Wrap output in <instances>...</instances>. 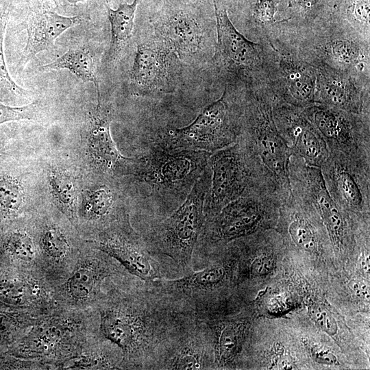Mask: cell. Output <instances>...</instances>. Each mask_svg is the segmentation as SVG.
<instances>
[{
	"instance_id": "cell-19",
	"label": "cell",
	"mask_w": 370,
	"mask_h": 370,
	"mask_svg": "<svg viewBox=\"0 0 370 370\" xmlns=\"http://www.w3.org/2000/svg\"><path fill=\"white\" fill-rule=\"evenodd\" d=\"M116 267L101 259L78 265L66 282L67 294L74 301H87L99 293L104 279L114 273Z\"/></svg>"
},
{
	"instance_id": "cell-23",
	"label": "cell",
	"mask_w": 370,
	"mask_h": 370,
	"mask_svg": "<svg viewBox=\"0 0 370 370\" xmlns=\"http://www.w3.org/2000/svg\"><path fill=\"white\" fill-rule=\"evenodd\" d=\"M115 190L106 184L93 188L86 195L83 210L84 217L94 221L108 219L116 208Z\"/></svg>"
},
{
	"instance_id": "cell-1",
	"label": "cell",
	"mask_w": 370,
	"mask_h": 370,
	"mask_svg": "<svg viewBox=\"0 0 370 370\" xmlns=\"http://www.w3.org/2000/svg\"><path fill=\"white\" fill-rule=\"evenodd\" d=\"M101 306L102 334L121 351L127 367L136 369H152L161 348L195 314L189 306L143 280Z\"/></svg>"
},
{
	"instance_id": "cell-31",
	"label": "cell",
	"mask_w": 370,
	"mask_h": 370,
	"mask_svg": "<svg viewBox=\"0 0 370 370\" xmlns=\"http://www.w3.org/2000/svg\"><path fill=\"white\" fill-rule=\"evenodd\" d=\"M275 256L271 249H264L256 256L249 266V274L259 277L270 273L274 268Z\"/></svg>"
},
{
	"instance_id": "cell-8",
	"label": "cell",
	"mask_w": 370,
	"mask_h": 370,
	"mask_svg": "<svg viewBox=\"0 0 370 370\" xmlns=\"http://www.w3.org/2000/svg\"><path fill=\"white\" fill-rule=\"evenodd\" d=\"M320 169L329 194L349 219H369L370 159L329 152Z\"/></svg>"
},
{
	"instance_id": "cell-11",
	"label": "cell",
	"mask_w": 370,
	"mask_h": 370,
	"mask_svg": "<svg viewBox=\"0 0 370 370\" xmlns=\"http://www.w3.org/2000/svg\"><path fill=\"white\" fill-rule=\"evenodd\" d=\"M95 243L97 249L117 260L138 279L149 283L163 279L160 264L145 240L132 228L127 216L124 214Z\"/></svg>"
},
{
	"instance_id": "cell-25",
	"label": "cell",
	"mask_w": 370,
	"mask_h": 370,
	"mask_svg": "<svg viewBox=\"0 0 370 370\" xmlns=\"http://www.w3.org/2000/svg\"><path fill=\"white\" fill-rule=\"evenodd\" d=\"M40 244L45 255L52 263H63L69 258L70 245L58 227H47L41 236Z\"/></svg>"
},
{
	"instance_id": "cell-26",
	"label": "cell",
	"mask_w": 370,
	"mask_h": 370,
	"mask_svg": "<svg viewBox=\"0 0 370 370\" xmlns=\"http://www.w3.org/2000/svg\"><path fill=\"white\" fill-rule=\"evenodd\" d=\"M25 199L23 189L18 180L11 177L0 178V213L9 215L17 212Z\"/></svg>"
},
{
	"instance_id": "cell-42",
	"label": "cell",
	"mask_w": 370,
	"mask_h": 370,
	"mask_svg": "<svg viewBox=\"0 0 370 370\" xmlns=\"http://www.w3.org/2000/svg\"><path fill=\"white\" fill-rule=\"evenodd\" d=\"M67 2L70 3H79V2H82V1H86V0H66Z\"/></svg>"
},
{
	"instance_id": "cell-29",
	"label": "cell",
	"mask_w": 370,
	"mask_h": 370,
	"mask_svg": "<svg viewBox=\"0 0 370 370\" xmlns=\"http://www.w3.org/2000/svg\"><path fill=\"white\" fill-rule=\"evenodd\" d=\"M8 14L9 10L7 5L0 9V80L10 90L21 94L24 90L10 76L5 60L3 42Z\"/></svg>"
},
{
	"instance_id": "cell-6",
	"label": "cell",
	"mask_w": 370,
	"mask_h": 370,
	"mask_svg": "<svg viewBox=\"0 0 370 370\" xmlns=\"http://www.w3.org/2000/svg\"><path fill=\"white\" fill-rule=\"evenodd\" d=\"M284 203L277 193L263 189L237 198L205 219L196 247L225 243L269 225Z\"/></svg>"
},
{
	"instance_id": "cell-35",
	"label": "cell",
	"mask_w": 370,
	"mask_h": 370,
	"mask_svg": "<svg viewBox=\"0 0 370 370\" xmlns=\"http://www.w3.org/2000/svg\"><path fill=\"white\" fill-rule=\"evenodd\" d=\"M275 5L273 0H258L255 7V16L261 22L269 23L273 19Z\"/></svg>"
},
{
	"instance_id": "cell-21",
	"label": "cell",
	"mask_w": 370,
	"mask_h": 370,
	"mask_svg": "<svg viewBox=\"0 0 370 370\" xmlns=\"http://www.w3.org/2000/svg\"><path fill=\"white\" fill-rule=\"evenodd\" d=\"M140 1L134 0L132 3H122L116 10L106 5L111 28L108 57L112 61L117 59L132 36L135 13Z\"/></svg>"
},
{
	"instance_id": "cell-3",
	"label": "cell",
	"mask_w": 370,
	"mask_h": 370,
	"mask_svg": "<svg viewBox=\"0 0 370 370\" xmlns=\"http://www.w3.org/2000/svg\"><path fill=\"white\" fill-rule=\"evenodd\" d=\"M211 173L207 166L185 200L168 217L153 224L144 238L152 253L169 258L186 273L204 223L206 196Z\"/></svg>"
},
{
	"instance_id": "cell-40",
	"label": "cell",
	"mask_w": 370,
	"mask_h": 370,
	"mask_svg": "<svg viewBox=\"0 0 370 370\" xmlns=\"http://www.w3.org/2000/svg\"><path fill=\"white\" fill-rule=\"evenodd\" d=\"M361 267L363 271L365 273H369V256H367L364 254H362L360 258Z\"/></svg>"
},
{
	"instance_id": "cell-16",
	"label": "cell",
	"mask_w": 370,
	"mask_h": 370,
	"mask_svg": "<svg viewBox=\"0 0 370 370\" xmlns=\"http://www.w3.org/2000/svg\"><path fill=\"white\" fill-rule=\"evenodd\" d=\"M151 23L160 42L175 55L189 57L201 49V28L186 10L167 8L158 14Z\"/></svg>"
},
{
	"instance_id": "cell-37",
	"label": "cell",
	"mask_w": 370,
	"mask_h": 370,
	"mask_svg": "<svg viewBox=\"0 0 370 370\" xmlns=\"http://www.w3.org/2000/svg\"><path fill=\"white\" fill-rule=\"evenodd\" d=\"M353 14L359 21L367 22L369 16V4L364 1H357L354 5Z\"/></svg>"
},
{
	"instance_id": "cell-20",
	"label": "cell",
	"mask_w": 370,
	"mask_h": 370,
	"mask_svg": "<svg viewBox=\"0 0 370 370\" xmlns=\"http://www.w3.org/2000/svg\"><path fill=\"white\" fill-rule=\"evenodd\" d=\"M45 70L66 69L84 82H92L97 91V102L101 93L94 57L86 47L69 49L51 63L42 66Z\"/></svg>"
},
{
	"instance_id": "cell-43",
	"label": "cell",
	"mask_w": 370,
	"mask_h": 370,
	"mask_svg": "<svg viewBox=\"0 0 370 370\" xmlns=\"http://www.w3.org/2000/svg\"><path fill=\"white\" fill-rule=\"evenodd\" d=\"M1 2H2V0H0V6H1Z\"/></svg>"
},
{
	"instance_id": "cell-17",
	"label": "cell",
	"mask_w": 370,
	"mask_h": 370,
	"mask_svg": "<svg viewBox=\"0 0 370 370\" xmlns=\"http://www.w3.org/2000/svg\"><path fill=\"white\" fill-rule=\"evenodd\" d=\"M217 29L216 58L228 66L250 68L260 61L258 45L247 40L233 25L227 10L214 0Z\"/></svg>"
},
{
	"instance_id": "cell-33",
	"label": "cell",
	"mask_w": 370,
	"mask_h": 370,
	"mask_svg": "<svg viewBox=\"0 0 370 370\" xmlns=\"http://www.w3.org/2000/svg\"><path fill=\"white\" fill-rule=\"evenodd\" d=\"M333 56L339 62L350 64L358 57L359 51L356 45L348 40H337L331 45Z\"/></svg>"
},
{
	"instance_id": "cell-22",
	"label": "cell",
	"mask_w": 370,
	"mask_h": 370,
	"mask_svg": "<svg viewBox=\"0 0 370 370\" xmlns=\"http://www.w3.org/2000/svg\"><path fill=\"white\" fill-rule=\"evenodd\" d=\"M221 323L217 328L214 358L218 366L225 367L234 360L241 348L246 323L229 321Z\"/></svg>"
},
{
	"instance_id": "cell-12",
	"label": "cell",
	"mask_w": 370,
	"mask_h": 370,
	"mask_svg": "<svg viewBox=\"0 0 370 370\" xmlns=\"http://www.w3.org/2000/svg\"><path fill=\"white\" fill-rule=\"evenodd\" d=\"M111 108L97 102L88 117L87 149L91 161L101 173L109 176L134 175L139 169L140 158L123 156L110 133Z\"/></svg>"
},
{
	"instance_id": "cell-5",
	"label": "cell",
	"mask_w": 370,
	"mask_h": 370,
	"mask_svg": "<svg viewBox=\"0 0 370 370\" xmlns=\"http://www.w3.org/2000/svg\"><path fill=\"white\" fill-rule=\"evenodd\" d=\"M237 107L230 103L224 92L189 125L163 131L154 145L166 149H197L212 153L234 143L239 137L242 120Z\"/></svg>"
},
{
	"instance_id": "cell-18",
	"label": "cell",
	"mask_w": 370,
	"mask_h": 370,
	"mask_svg": "<svg viewBox=\"0 0 370 370\" xmlns=\"http://www.w3.org/2000/svg\"><path fill=\"white\" fill-rule=\"evenodd\" d=\"M82 20L80 16H65L49 10L32 14L27 24V42L19 64L25 66L40 52L51 49L62 33Z\"/></svg>"
},
{
	"instance_id": "cell-10",
	"label": "cell",
	"mask_w": 370,
	"mask_h": 370,
	"mask_svg": "<svg viewBox=\"0 0 370 370\" xmlns=\"http://www.w3.org/2000/svg\"><path fill=\"white\" fill-rule=\"evenodd\" d=\"M305 114L324 139L329 152L370 159L369 127L354 113L325 105L310 107Z\"/></svg>"
},
{
	"instance_id": "cell-38",
	"label": "cell",
	"mask_w": 370,
	"mask_h": 370,
	"mask_svg": "<svg viewBox=\"0 0 370 370\" xmlns=\"http://www.w3.org/2000/svg\"><path fill=\"white\" fill-rule=\"evenodd\" d=\"M350 288L356 296L369 301V289L365 282L353 280L350 282Z\"/></svg>"
},
{
	"instance_id": "cell-27",
	"label": "cell",
	"mask_w": 370,
	"mask_h": 370,
	"mask_svg": "<svg viewBox=\"0 0 370 370\" xmlns=\"http://www.w3.org/2000/svg\"><path fill=\"white\" fill-rule=\"evenodd\" d=\"M287 84L289 94L296 103L307 105L312 101L314 86L309 75L300 71H293L288 74Z\"/></svg>"
},
{
	"instance_id": "cell-32",
	"label": "cell",
	"mask_w": 370,
	"mask_h": 370,
	"mask_svg": "<svg viewBox=\"0 0 370 370\" xmlns=\"http://www.w3.org/2000/svg\"><path fill=\"white\" fill-rule=\"evenodd\" d=\"M309 314L312 320L324 332L334 335L337 332V324L333 316L324 308L313 305L309 308Z\"/></svg>"
},
{
	"instance_id": "cell-41",
	"label": "cell",
	"mask_w": 370,
	"mask_h": 370,
	"mask_svg": "<svg viewBox=\"0 0 370 370\" xmlns=\"http://www.w3.org/2000/svg\"><path fill=\"white\" fill-rule=\"evenodd\" d=\"M297 3L304 8H310L314 5L319 0H295Z\"/></svg>"
},
{
	"instance_id": "cell-4",
	"label": "cell",
	"mask_w": 370,
	"mask_h": 370,
	"mask_svg": "<svg viewBox=\"0 0 370 370\" xmlns=\"http://www.w3.org/2000/svg\"><path fill=\"white\" fill-rule=\"evenodd\" d=\"M208 166L211 177L205 199V219L214 216L228 203L256 190L274 192L284 201L241 137L212 152Z\"/></svg>"
},
{
	"instance_id": "cell-36",
	"label": "cell",
	"mask_w": 370,
	"mask_h": 370,
	"mask_svg": "<svg viewBox=\"0 0 370 370\" xmlns=\"http://www.w3.org/2000/svg\"><path fill=\"white\" fill-rule=\"evenodd\" d=\"M312 356L319 362L334 365L337 362L336 356L329 350L324 348L314 347L312 349Z\"/></svg>"
},
{
	"instance_id": "cell-28",
	"label": "cell",
	"mask_w": 370,
	"mask_h": 370,
	"mask_svg": "<svg viewBox=\"0 0 370 370\" xmlns=\"http://www.w3.org/2000/svg\"><path fill=\"white\" fill-rule=\"evenodd\" d=\"M7 249L18 260L31 262L36 257V249L33 240L27 233L16 232L12 233L7 242Z\"/></svg>"
},
{
	"instance_id": "cell-14",
	"label": "cell",
	"mask_w": 370,
	"mask_h": 370,
	"mask_svg": "<svg viewBox=\"0 0 370 370\" xmlns=\"http://www.w3.org/2000/svg\"><path fill=\"white\" fill-rule=\"evenodd\" d=\"M275 125L292 155L312 166L321 168L329 156L327 145L305 113L290 107H278Z\"/></svg>"
},
{
	"instance_id": "cell-7",
	"label": "cell",
	"mask_w": 370,
	"mask_h": 370,
	"mask_svg": "<svg viewBox=\"0 0 370 370\" xmlns=\"http://www.w3.org/2000/svg\"><path fill=\"white\" fill-rule=\"evenodd\" d=\"M239 137L286 200L291 193L288 164L292 153L275 125L269 103L258 100L247 107Z\"/></svg>"
},
{
	"instance_id": "cell-13",
	"label": "cell",
	"mask_w": 370,
	"mask_h": 370,
	"mask_svg": "<svg viewBox=\"0 0 370 370\" xmlns=\"http://www.w3.org/2000/svg\"><path fill=\"white\" fill-rule=\"evenodd\" d=\"M174 54L161 42L138 45L130 73L132 93L147 96L173 92L176 82Z\"/></svg>"
},
{
	"instance_id": "cell-34",
	"label": "cell",
	"mask_w": 370,
	"mask_h": 370,
	"mask_svg": "<svg viewBox=\"0 0 370 370\" xmlns=\"http://www.w3.org/2000/svg\"><path fill=\"white\" fill-rule=\"evenodd\" d=\"M27 289L22 283L8 281L0 284V297L8 301L20 303L24 301Z\"/></svg>"
},
{
	"instance_id": "cell-2",
	"label": "cell",
	"mask_w": 370,
	"mask_h": 370,
	"mask_svg": "<svg viewBox=\"0 0 370 370\" xmlns=\"http://www.w3.org/2000/svg\"><path fill=\"white\" fill-rule=\"evenodd\" d=\"M211 153L197 149H166L153 145L140 157L136 182L162 209L173 211L186 198L208 166Z\"/></svg>"
},
{
	"instance_id": "cell-39",
	"label": "cell",
	"mask_w": 370,
	"mask_h": 370,
	"mask_svg": "<svg viewBox=\"0 0 370 370\" xmlns=\"http://www.w3.org/2000/svg\"><path fill=\"white\" fill-rule=\"evenodd\" d=\"M278 367L280 369H295V365L288 358H282L278 362Z\"/></svg>"
},
{
	"instance_id": "cell-15",
	"label": "cell",
	"mask_w": 370,
	"mask_h": 370,
	"mask_svg": "<svg viewBox=\"0 0 370 370\" xmlns=\"http://www.w3.org/2000/svg\"><path fill=\"white\" fill-rule=\"evenodd\" d=\"M207 361L203 323L195 314L161 348L152 369H204Z\"/></svg>"
},
{
	"instance_id": "cell-30",
	"label": "cell",
	"mask_w": 370,
	"mask_h": 370,
	"mask_svg": "<svg viewBox=\"0 0 370 370\" xmlns=\"http://www.w3.org/2000/svg\"><path fill=\"white\" fill-rule=\"evenodd\" d=\"M37 109L36 102L20 107H12L0 103V125L10 121L33 119Z\"/></svg>"
},
{
	"instance_id": "cell-9",
	"label": "cell",
	"mask_w": 370,
	"mask_h": 370,
	"mask_svg": "<svg viewBox=\"0 0 370 370\" xmlns=\"http://www.w3.org/2000/svg\"><path fill=\"white\" fill-rule=\"evenodd\" d=\"M288 177L291 192L314 209L334 245L340 249L345 248L348 243L351 220L329 194L321 169L310 166L301 158L291 155Z\"/></svg>"
},
{
	"instance_id": "cell-24",
	"label": "cell",
	"mask_w": 370,
	"mask_h": 370,
	"mask_svg": "<svg viewBox=\"0 0 370 370\" xmlns=\"http://www.w3.org/2000/svg\"><path fill=\"white\" fill-rule=\"evenodd\" d=\"M48 179L53 197L62 211L73 218L76 203V187L74 180L69 173L56 169L50 171Z\"/></svg>"
}]
</instances>
